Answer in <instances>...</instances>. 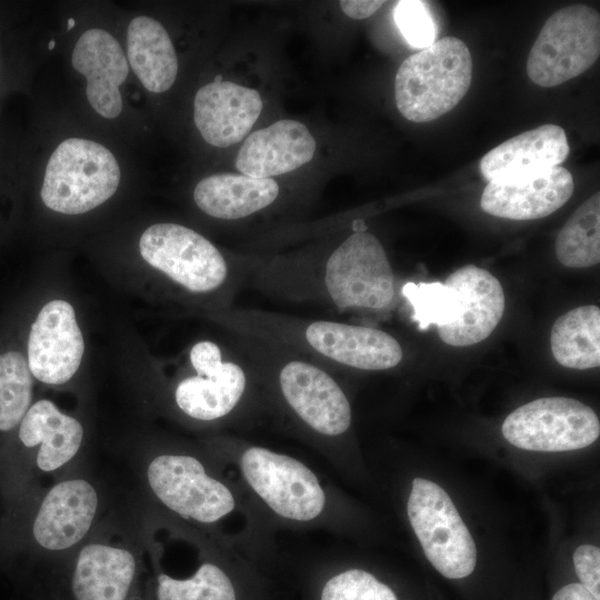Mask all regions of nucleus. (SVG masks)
<instances>
[{"label": "nucleus", "mask_w": 600, "mask_h": 600, "mask_svg": "<svg viewBox=\"0 0 600 600\" xmlns=\"http://www.w3.org/2000/svg\"><path fill=\"white\" fill-rule=\"evenodd\" d=\"M249 283L272 298L341 313L382 311L394 299V277L384 248L362 229L322 256L260 260Z\"/></svg>", "instance_id": "f257e3e1"}, {"label": "nucleus", "mask_w": 600, "mask_h": 600, "mask_svg": "<svg viewBox=\"0 0 600 600\" xmlns=\"http://www.w3.org/2000/svg\"><path fill=\"white\" fill-rule=\"evenodd\" d=\"M252 363L270 411L329 452L352 426V410L333 372L287 348L231 333Z\"/></svg>", "instance_id": "f03ea898"}, {"label": "nucleus", "mask_w": 600, "mask_h": 600, "mask_svg": "<svg viewBox=\"0 0 600 600\" xmlns=\"http://www.w3.org/2000/svg\"><path fill=\"white\" fill-rule=\"evenodd\" d=\"M213 317L230 333L287 348L331 371L332 368L390 370L403 359L401 343L373 327L257 308L232 307L216 311Z\"/></svg>", "instance_id": "7ed1b4c3"}, {"label": "nucleus", "mask_w": 600, "mask_h": 600, "mask_svg": "<svg viewBox=\"0 0 600 600\" xmlns=\"http://www.w3.org/2000/svg\"><path fill=\"white\" fill-rule=\"evenodd\" d=\"M188 358L192 372L173 390L174 403L186 417L203 423L234 421L238 427L270 411L258 374L233 338L229 348L200 340Z\"/></svg>", "instance_id": "20e7f679"}, {"label": "nucleus", "mask_w": 600, "mask_h": 600, "mask_svg": "<svg viewBox=\"0 0 600 600\" xmlns=\"http://www.w3.org/2000/svg\"><path fill=\"white\" fill-rule=\"evenodd\" d=\"M142 259L184 292L214 301L218 311L232 303L260 259L232 260L206 237L182 224L162 222L140 237Z\"/></svg>", "instance_id": "39448f33"}, {"label": "nucleus", "mask_w": 600, "mask_h": 600, "mask_svg": "<svg viewBox=\"0 0 600 600\" xmlns=\"http://www.w3.org/2000/svg\"><path fill=\"white\" fill-rule=\"evenodd\" d=\"M240 476L258 501L290 523H319L329 512V492L298 458L240 439L230 441Z\"/></svg>", "instance_id": "423d86ee"}, {"label": "nucleus", "mask_w": 600, "mask_h": 600, "mask_svg": "<svg viewBox=\"0 0 600 600\" xmlns=\"http://www.w3.org/2000/svg\"><path fill=\"white\" fill-rule=\"evenodd\" d=\"M471 80L467 44L456 37L442 38L400 64L394 80L397 108L412 122L438 119L462 100Z\"/></svg>", "instance_id": "0eeeda50"}, {"label": "nucleus", "mask_w": 600, "mask_h": 600, "mask_svg": "<svg viewBox=\"0 0 600 600\" xmlns=\"http://www.w3.org/2000/svg\"><path fill=\"white\" fill-rule=\"evenodd\" d=\"M119 182L120 168L110 150L92 140L70 138L49 158L40 194L49 209L80 214L111 198Z\"/></svg>", "instance_id": "6e6552de"}, {"label": "nucleus", "mask_w": 600, "mask_h": 600, "mask_svg": "<svg viewBox=\"0 0 600 600\" xmlns=\"http://www.w3.org/2000/svg\"><path fill=\"white\" fill-rule=\"evenodd\" d=\"M600 53V16L586 4L554 12L543 24L527 60L532 82L549 88L589 69Z\"/></svg>", "instance_id": "1a4fd4ad"}, {"label": "nucleus", "mask_w": 600, "mask_h": 600, "mask_svg": "<svg viewBox=\"0 0 600 600\" xmlns=\"http://www.w3.org/2000/svg\"><path fill=\"white\" fill-rule=\"evenodd\" d=\"M408 518L430 563L449 579L471 574L477 548L449 494L437 483L416 478L407 503Z\"/></svg>", "instance_id": "9d476101"}, {"label": "nucleus", "mask_w": 600, "mask_h": 600, "mask_svg": "<svg viewBox=\"0 0 600 600\" xmlns=\"http://www.w3.org/2000/svg\"><path fill=\"white\" fill-rule=\"evenodd\" d=\"M503 437L514 447L540 452L578 450L600 434L596 412L564 397L540 398L512 411L503 421Z\"/></svg>", "instance_id": "9b49d317"}, {"label": "nucleus", "mask_w": 600, "mask_h": 600, "mask_svg": "<svg viewBox=\"0 0 600 600\" xmlns=\"http://www.w3.org/2000/svg\"><path fill=\"white\" fill-rule=\"evenodd\" d=\"M158 499L179 516L201 523H214L239 509L237 494L208 474L201 461L187 454H161L147 470Z\"/></svg>", "instance_id": "f8f14e48"}, {"label": "nucleus", "mask_w": 600, "mask_h": 600, "mask_svg": "<svg viewBox=\"0 0 600 600\" xmlns=\"http://www.w3.org/2000/svg\"><path fill=\"white\" fill-rule=\"evenodd\" d=\"M83 352L84 341L73 307L61 299L46 303L28 339L27 360L32 376L47 384H63L79 369Z\"/></svg>", "instance_id": "ddd939ff"}, {"label": "nucleus", "mask_w": 600, "mask_h": 600, "mask_svg": "<svg viewBox=\"0 0 600 600\" xmlns=\"http://www.w3.org/2000/svg\"><path fill=\"white\" fill-rule=\"evenodd\" d=\"M444 284L458 292L461 314L456 321L437 327L440 339L453 347H468L487 339L506 308L499 280L489 271L468 264L452 272Z\"/></svg>", "instance_id": "4468645a"}, {"label": "nucleus", "mask_w": 600, "mask_h": 600, "mask_svg": "<svg viewBox=\"0 0 600 600\" xmlns=\"http://www.w3.org/2000/svg\"><path fill=\"white\" fill-rule=\"evenodd\" d=\"M574 189L571 173L562 167L524 177L490 181L480 206L494 217L511 220H532L547 217L560 209Z\"/></svg>", "instance_id": "2eb2a0df"}, {"label": "nucleus", "mask_w": 600, "mask_h": 600, "mask_svg": "<svg viewBox=\"0 0 600 600\" xmlns=\"http://www.w3.org/2000/svg\"><path fill=\"white\" fill-rule=\"evenodd\" d=\"M262 107L254 89L230 81L211 82L196 93L193 120L204 141L224 148L249 133Z\"/></svg>", "instance_id": "dca6fc26"}, {"label": "nucleus", "mask_w": 600, "mask_h": 600, "mask_svg": "<svg viewBox=\"0 0 600 600\" xmlns=\"http://www.w3.org/2000/svg\"><path fill=\"white\" fill-rule=\"evenodd\" d=\"M72 67L87 79L90 106L107 119L122 110L120 86L129 73L128 60L118 40L102 29H89L78 39Z\"/></svg>", "instance_id": "f3484780"}, {"label": "nucleus", "mask_w": 600, "mask_h": 600, "mask_svg": "<svg viewBox=\"0 0 600 600\" xmlns=\"http://www.w3.org/2000/svg\"><path fill=\"white\" fill-rule=\"evenodd\" d=\"M309 129L297 120H279L244 140L236 167L244 176L271 178L309 162L316 151Z\"/></svg>", "instance_id": "a211bd4d"}, {"label": "nucleus", "mask_w": 600, "mask_h": 600, "mask_svg": "<svg viewBox=\"0 0 600 600\" xmlns=\"http://www.w3.org/2000/svg\"><path fill=\"white\" fill-rule=\"evenodd\" d=\"M569 151L564 130L543 124L494 147L481 159L480 171L488 182L511 180L559 167Z\"/></svg>", "instance_id": "6ab92c4d"}, {"label": "nucleus", "mask_w": 600, "mask_h": 600, "mask_svg": "<svg viewBox=\"0 0 600 600\" xmlns=\"http://www.w3.org/2000/svg\"><path fill=\"white\" fill-rule=\"evenodd\" d=\"M98 506L94 488L82 479L56 484L43 499L32 532L49 550H63L88 532Z\"/></svg>", "instance_id": "aec40b11"}, {"label": "nucleus", "mask_w": 600, "mask_h": 600, "mask_svg": "<svg viewBox=\"0 0 600 600\" xmlns=\"http://www.w3.org/2000/svg\"><path fill=\"white\" fill-rule=\"evenodd\" d=\"M280 193L272 178L219 173L203 178L193 190L197 207L220 220H241L272 206Z\"/></svg>", "instance_id": "412c9836"}, {"label": "nucleus", "mask_w": 600, "mask_h": 600, "mask_svg": "<svg viewBox=\"0 0 600 600\" xmlns=\"http://www.w3.org/2000/svg\"><path fill=\"white\" fill-rule=\"evenodd\" d=\"M19 438L26 447L40 444L37 464L52 471L69 461L79 450L83 428L81 423L62 413L50 400L33 403L20 422Z\"/></svg>", "instance_id": "4be33fe9"}, {"label": "nucleus", "mask_w": 600, "mask_h": 600, "mask_svg": "<svg viewBox=\"0 0 600 600\" xmlns=\"http://www.w3.org/2000/svg\"><path fill=\"white\" fill-rule=\"evenodd\" d=\"M134 572L136 561L128 550L88 544L78 557L72 591L77 600H126Z\"/></svg>", "instance_id": "5701e85b"}, {"label": "nucleus", "mask_w": 600, "mask_h": 600, "mask_svg": "<svg viewBox=\"0 0 600 600\" xmlns=\"http://www.w3.org/2000/svg\"><path fill=\"white\" fill-rule=\"evenodd\" d=\"M129 63L142 83L154 93L167 91L176 81L178 59L162 24L146 16L131 20L127 31Z\"/></svg>", "instance_id": "b1692460"}, {"label": "nucleus", "mask_w": 600, "mask_h": 600, "mask_svg": "<svg viewBox=\"0 0 600 600\" xmlns=\"http://www.w3.org/2000/svg\"><path fill=\"white\" fill-rule=\"evenodd\" d=\"M551 352L558 363L571 369H591L600 364V309L574 308L559 317L550 334Z\"/></svg>", "instance_id": "393cba45"}, {"label": "nucleus", "mask_w": 600, "mask_h": 600, "mask_svg": "<svg viewBox=\"0 0 600 600\" xmlns=\"http://www.w3.org/2000/svg\"><path fill=\"white\" fill-rule=\"evenodd\" d=\"M556 256L568 268L600 261V193L587 199L568 219L556 240Z\"/></svg>", "instance_id": "a878e982"}, {"label": "nucleus", "mask_w": 600, "mask_h": 600, "mask_svg": "<svg viewBox=\"0 0 600 600\" xmlns=\"http://www.w3.org/2000/svg\"><path fill=\"white\" fill-rule=\"evenodd\" d=\"M157 597L158 600H241L232 577L212 562L202 563L187 579L159 574Z\"/></svg>", "instance_id": "bb28decb"}, {"label": "nucleus", "mask_w": 600, "mask_h": 600, "mask_svg": "<svg viewBox=\"0 0 600 600\" xmlns=\"http://www.w3.org/2000/svg\"><path fill=\"white\" fill-rule=\"evenodd\" d=\"M32 387L27 358L18 351L0 353V431L21 422L30 408Z\"/></svg>", "instance_id": "cd10ccee"}, {"label": "nucleus", "mask_w": 600, "mask_h": 600, "mask_svg": "<svg viewBox=\"0 0 600 600\" xmlns=\"http://www.w3.org/2000/svg\"><path fill=\"white\" fill-rule=\"evenodd\" d=\"M401 293L413 308V320L421 330L456 321L461 314L458 292L440 282H407Z\"/></svg>", "instance_id": "c85d7f7f"}, {"label": "nucleus", "mask_w": 600, "mask_h": 600, "mask_svg": "<svg viewBox=\"0 0 600 600\" xmlns=\"http://www.w3.org/2000/svg\"><path fill=\"white\" fill-rule=\"evenodd\" d=\"M317 600H398L393 590L363 569L351 568L322 580Z\"/></svg>", "instance_id": "c756f323"}, {"label": "nucleus", "mask_w": 600, "mask_h": 600, "mask_svg": "<svg viewBox=\"0 0 600 600\" xmlns=\"http://www.w3.org/2000/svg\"><path fill=\"white\" fill-rule=\"evenodd\" d=\"M393 18L406 41L413 48L426 49L436 42V24L422 1H399Z\"/></svg>", "instance_id": "7c9ffc66"}, {"label": "nucleus", "mask_w": 600, "mask_h": 600, "mask_svg": "<svg viewBox=\"0 0 600 600\" xmlns=\"http://www.w3.org/2000/svg\"><path fill=\"white\" fill-rule=\"evenodd\" d=\"M573 564L580 583L600 600V550L592 544H582L573 553Z\"/></svg>", "instance_id": "2f4dec72"}, {"label": "nucleus", "mask_w": 600, "mask_h": 600, "mask_svg": "<svg viewBox=\"0 0 600 600\" xmlns=\"http://www.w3.org/2000/svg\"><path fill=\"white\" fill-rule=\"evenodd\" d=\"M383 3L380 0H342L340 8L346 16L360 20L373 14Z\"/></svg>", "instance_id": "473e14b6"}, {"label": "nucleus", "mask_w": 600, "mask_h": 600, "mask_svg": "<svg viewBox=\"0 0 600 600\" xmlns=\"http://www.w3.org/2000/svg\"><path fill=\"white\" fill-rule=\"evenodd\" d=\"M551 600H597L581 583H570L556 592Z\"/></svg>", "instance_id": "72a5a7b5"}, {"label": "nucleus", "mask_w": 600, "mask_h": 600, "mask_svg": "<svg viewBox=\"0 0 600 600\" xmlns=\"http://www.w3.org/2000/svg\"><path fill=\"white\" fill-rule=\"evenodd\" d=\"M76 26V20L73 18L68 19V30L72 29Z\"/></svg>", "instance_id": "f704fd0d"}, {"label": "nucleus", "mask_w": 600, "mask_h": 600, "mask_svg": "<svg viewBox=\"0 0 600 600\" xmlns=\"http://www.w3.org/2000/svg\"><path fill=\"white\" fill-rule=\"evenodd\" d=\"M54 46H56V41L52 39V40H50V42L48 44V49L52 50L54 48Z\"/></svg>", "instance_id": "c9c22d12"}, {"label": "nucleus", "mask_w": 600, "mask_h": 600, "mask_svg": "<svg viewBox=\"0 0 600 600\" xmlns=\"http://www.w3.org/2000/svg\"><path fill=\"white\" fill-rule=\"evenodd\" d=\"M221 81H222V77L220 74H218L213 80V82H221Z\"/></svg>", "instance_id": "e433bc0d"}]
</instances>
